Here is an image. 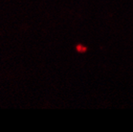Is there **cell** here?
<instances>
[{
    "label": "cell",
    "instance_id": "cell-1",
    "mask_svg": "<svg viewBox=\"0 0 133 132\" xmlns=\"http://www.w3.org/2000/svg\"><path fill=\"white\" fill-rule=\"evenodd\" d=\"M76 49H77V51H78L79 52H85V51H87V48L85 47V46H82V45H79V46H77Z\"/></svg>",
    "mask_w": 133,
    "mask_h": 132
}]
</instances>
